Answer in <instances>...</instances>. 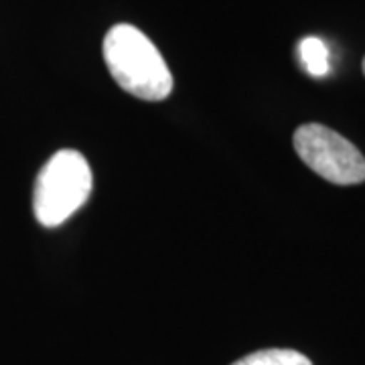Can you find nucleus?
Instances as JSON below:
<instances>
[{
	"label": "nucleus",
	"mask_w": 365,
	"mask_h": 365,
	"mask_svg": "<svg viewBox=\"0 0 365 365\" xmlns=\"http://www.w3.org/2000/svg\"><path fill=\"white\" fill-rule=\"evenodd\" d=\"M104 61L118 86L138 100L163 102L173 91L167 61L136 26L120 23L106 33Z\"/></svg>",
	"instance_id": "nucleus-1"
},
{
	"label": "nucleus",
	"mask_w": 365,
	"mask_h": 365,
	"mask_svg": "<svg viewBox=\"0 0 365 365\" xmlns=\"http://www.w3.org/2000/svg\"><path fill=\"white\" fill-rule=\"evenodd\" d=\"M93 187V175L86 157L78 150H59L41 169L33 211L41 225L57 227L86 205Z\"/></svg>",
	"instance_id": "nucleus-2"
},
{
	"label": "nucleus",
	"mask_w": 365,
	"mask_h": 365,
	"mask_svg": "<svg viewBox=\"0 0 365 365\" xmlns=\"http://www.w3.org/2000/svg\"><path fill=\"white\" fill-rule=\"evenodd\" d=\"M300 160L319 177L335 185H359L365 181V157L339 132L323 124H304L292 136Z\"/></svg>",
	"instance_id": "nucleus-3"
},
{
	"label": "nucleus",
	"mask_w": 365,
	"mask_h": 365,
	"mask_svg": "<svg viewBox=\"0 0 365 365\" xmlns=\"http://www.w3.org/2000/svg\"><path fill=\"white\" fill-rule=\"evenodd\" d=\"M299 55L307 73L313 78H323L329 73V49L325 41L319 37H307L300 41Z\"/></svg>",
	"instance_id": "nucleus-4"
},
{
	"label": "nucleus",
	"mask_w": 365,
	"mask_h": 365,
	"mask_svg": "<svg viewBox=\"0 0 365 365\" xmlns=\"http://www.w3.org/2000/svg\"><path fill=\"white\" fill-rule=\"evenodd\" d=\"M232 365H313L311 359L294 349H262L250 353Z\"/></svg>",
	"instance_id": "nucleus-5"
},
{
	"label": "nucleus",
	"mask_w": 365,
	"mask_h": 365,
	"mask_svg": "<svg viewBox=\"0 0 365 365\" xmlns=\"http://www.w3.org/2000/svg\"><path fill=\"white\" fill-rule=\"evenodd\" d=\"M364 73H365V59H364Z\"/></svg>",
	"instance_id": "nucleus-6"
}]
</instances>
